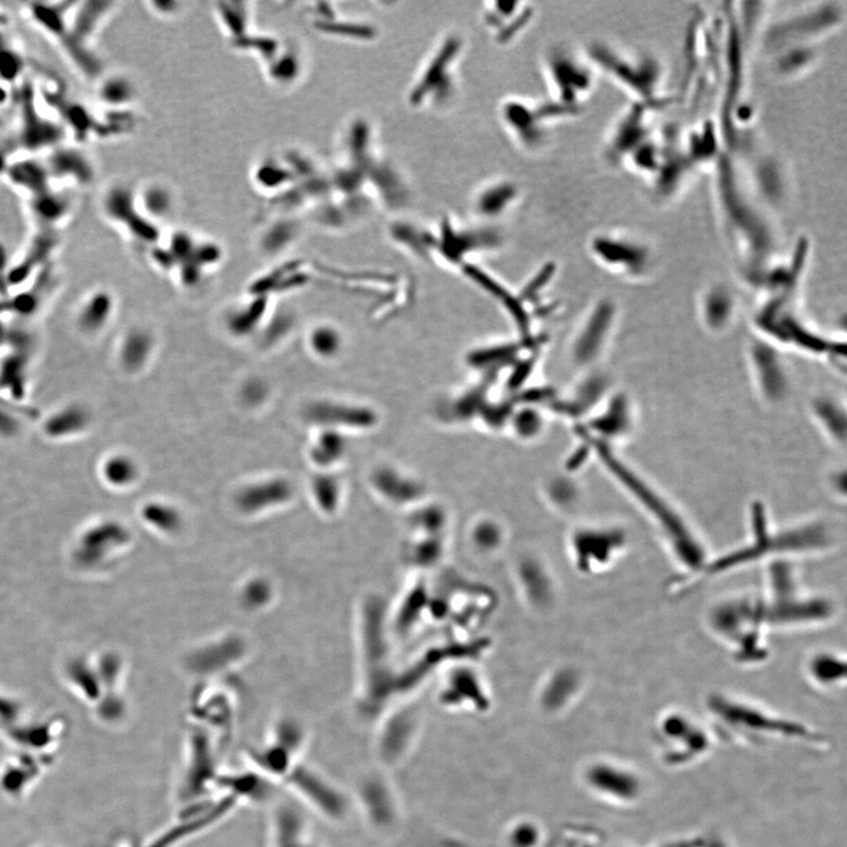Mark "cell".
Wrapping results in <instances>:
<instances>
[{
	"label": "cell",
	"mask_w": 847,
	"mask_h": 847,
	"mask_svg": "<svg viewBox=\"0 0 847 847\" xmlns=\"http://www.w3.org/2000/svg\"><path fill=\"white\" fill-rule=\"evenodd\" d=\"M702 310L711 329H723L733 315L732 298L723 291H710L703 299Z\"/></svg>",
	"instance_id": "obj_29"
},
{
	"label": "cell",
	"mask_w": 847,
	"mask_h": 847,
	"mask_svg": "<svg viewBox=\"0 0 847 847\" xmlns=\"http://www.w3.org/2000/svg\"><path fill=\"white\" fill-rule=\"evenodd\" d=\"M346 439L343 432L320 429L311 448L313 462L320 466H330L345 455Z\"/></svg>",
	"instance_id": "obj_25"
},
{
	"label": "cell",
	"mask_w": 847,
	"mask_h": 847,
	"mask_svg": "<svg viewBox=\"0 0 847 847\" xmlns=\"http://www.w3.org/2000/svg\"><path fill=\"white\" fill-rule=\"evenodd\" d=\"M750 519L752 535L748 542L723 556L708 558L703 568L677 586L676 591L685 592L705 579L745 568L759 560L808 555L829 549L833 543L829 525L819 520L775 530L762 504L752 506Z\"/></svg>",
	"instance_id": "obj_1"
},
{
	"label": "cell",
	"mask_w": 847,
	"mask_h": 847,
	"mask_svg": "<svg viewBox=\"0 0 847 847\" xmlns=\"http://www.w3.org/2000/svg\"><path fill=\"white\" fill-rule=\"evenodd\" d=\"M442 240L437 244L443 250L444 256L451 260H458L468 251L476 249L491 248V245L496 244L495 237L489 235H479L472 232H457L453 230L451 225H444L442 230Z\"/></svg>",
	"instance_id": "obj_20"
},
{
	"label": "cell",
	"mask_w": 847,
	"mask_h": 847,
	"mask_svg": "<svg viewBox=\"0 0 847 847\" xmlns=\"http://www.w3.org/2000/svg\"><path fill=\"white\" fill-rule=\"evenodd\" d=\"M136 90L128 77L112 75L102 79L98 86V98L112 109L124 108L135 100Z\"/></svg>",
	"instance_id": "obj_27"
},
{
	"label": "cell",
	"mask_w": 847,
	"mask_h": 847,
	"mask_svg": "<svg viewBox=\"0 0 847 847\" xmlns=\"http://www.w3.org/2000/svg\"><path fill=\"white\" fill-rule=\"evenodd\" d=\"M155 349V340L146 330H133L124 338L120 348V362L125 370L137 372L144 368Z\"/></svg>",
	"instance_id": "obj_21"
},
{
	"label": "cell",
	"mask_w": 847,
	"mask_h": 847,
	"mask_svg": "<svg viewBox=\"0 0 847 847\" xmlns=\"http://www.w3.org/2000/svg\"><path fill=\"white\" fill-rule=\"evenodd\" d=\"M44 163L52 180H62L78 188H88L95 183V164L88 153L76 146H57L50 151Z\"/></svg>",
	"instance_id": "obj_12"
},
{
	"label": "cell",
	"mask_w": 847,
	"mask_h": 847,
	"mask_svg": "<svg viewBox=\"0 0 847 847\" xmlns=\"http://www.w3.org/2000/svg\"><path fill=\"white\" fill-rule=\"evenodd\" d=\"M24 70L25 60L22 53L0 31V80L5 84L16 83Z\"/></svg>",
	"instance_id": "obj_31"
},
{
	"label": "cell",
	"mask_w": 847,
	"mask_h": 847,
	"mask_svg": "<svg viewBox=\"0 0 847 847\" xmlns=\"http://www.w3.org/2000/svg\"><path fill=\"white\" fill-rule=\"evenodd\" d=\"M268 395V386L260 379L248 380L240 390V398H242L244 404L249 406L262 404Z\"/></svg>",
	"instance_id": "obj_39"
},
{
	"label": "cell",
	"mask_w": 847,
	"mask_h": 847,
	"mask_svg": "<svg viewBox=\"0 0 847 847\" xmlns=\"http://www.w3.org/2000/svg\"><path fill=\"white\" fill-rule=\"evenodd\" d=\"M363 799L371 817L375 818L373 820L378 823L388 822L392 815V806L388 792L382 784L375 782L366 784L363 789Z\"/></svg>",
	"instance_id": "obj_34"
},
{
	"label": "cell",
	"mask_w": 847,
	"mask_h": 847,
	"mask_svg": "<svg viewBox=\"0 0 847 847\" xmlns=\"http://www.w3.org/2000/svg\"><path fill=\"white\" fill-rule=\"evenodd\" d=\"M9 18L5 15L3 11H0V30L4 28V26L8 25Z\"/></svg>",
	"instance_id": "obj_44"
},
{
	"label": "cell",
	"mask_w": 847,
	"mask_h": 847,
	"mask_svg": "<svg viewBox=\"0 0 847 847\" xmlns=\"http://www.w3.org/2000/svg\"><path fill=\"white\" fill-rule=\"evenodd\" d=\"M586 784L598 796L619 805H632L643 796L644 783L636 771L610 762L592 764Z\"/></svg>",
	"instance_id": "obj_9"
},
{
	"label": "cell",
	"mask_w": 847,
	"mask_h": 847,
	"mask_svg": "<svg viewBox=\"0 0 847 847\" xmlns=\"http://www.w3.org/2000/svg\"><path fill=\"white\" fill-rule=\"evenodd\" d=\"M815 406V413L823 428L829 431L832 439L844 443L845 412L840 410L837 403L830 399H818Z\"/></svg>",
	"instance_id": "obj_33"
},
{
	"label": "cell",
	"mask_w": 847,
	"mask_h": 847,
	"mask_svg": "<svg viewBox=\"0 0 847 847\" xmlns=\"http://www.w3.org/2000/svg\"><path fill=\"white\" fill-rule=\"evenodd\" d=\"M652 847H725L722 840L708 836H689L666 840Z\"/></svg>",
	"instance_id": "obj_40"
},
{
	"label": "cell",
	"mask_w": 847,
	"mask_h": 847,
	"mask_svg": "<svg viewBox=\"0 0 847 847\" xmlns=\"http://www.w3.org/2000/svg\"><path fill=\"white\" fill-rule=\"evenodd\" d=\"M105 475L112 483L129 484L137 476L136 464L126 456L112 457L105 464Z\"/></svg>",
	"instance_id": "obj_35"
},
{
	"label": "cell",
	"mask_w": 847,
	"mask_h": 847,
	"mask_svg": "<svg viewBox=\"0 0 847 847\" xmlns=\"http://www.w3.org/2000/svg\"><path fill=\"white\" fill-rule=\"evenodd\" d=\"M716 735L743 746L797 744L806 749H824L826 739L810 726L776 715L763 706L742 698L712 693L706 700Z\"/></svg>",
	"instance_id": "obj_2"
},
{
	"label": "cell",
	"mask_w": 847,
	"mask_h": 847,
	"mask_svg": "<svg viewBox=\"0 0 847 847\" xmlns=\"http://www.w3.org/2000/svg\"><path fill=\"white\" fill-rule=\"evenodd\" d=\"M88 424V415L80 408H69L56 413L46 422V432L53 437L73 435Z\"/></svg>",
	"instance_id": "obj_32"
},
{
	"label": "cell",
	"mask_w": 847,
	"mask_h": 847,
	"mask_svg": "<svg viewBox=\"0 0 847 847\" xmlns=\"http://www.w3.org/2000/svg\"><path fill=\"white\" fill-rule=\"evenodd\" d=\"M631 424L630 406L625 398L618 397L612 400L603 416L593 420L592 430L603 438H617L628 433Z\"/></svg>",
	"instance_id": "obj_22"
},
{
	"label": "cell",
	"mask_w": 847,
	"mask_h": 847,
	"mask_svg": "<svg viewBox=\"0 0 847 847\" xmlns=\"http://www.w3.org/2000/svg\"><path fill=\"white\" fill-rule=\"evenodd\" d=\"M765 583L759 596L769 629L808 628L829 622L835 615L830 599L803 590L788 558L772 560Z\"/></svg>",
	"instance_id": "obj_3"
},
{
	"label": "cell",
	"mask_w": 847,
	"mask_h": 847,
	"mask_svg": "<svg viewBox=\"0 0 847 847\" xmlns=\"http://www.w3.org/2000/svg\"><path fill=\"white\" fill-rule=\"evenodd\" d=\"M266 306H268L266 299L259 298L232 310L226 318V324H228V329L232 335L244 337L256 331L259 324L262 323Z\"/></svg>",
	"instance_id": "obj_24"
},
{
	"label": "cell",
	"mask_w": 847,
	"mask_h": 847,
	"mask_svg": "<svg viewBox=\"0 0 847 847\" xmlns=\"http://www.w3.org/2000/svg\"><path fill=\"white\" fill-rule=\"evenodd\" d=\"M20 128L16 137L19 148L28 152L53 150L62 145L65 130L37 110L36 91L32 83L20 89Z\"/></svg>",
	"instance_id": "obj_8"
},
{
	"label": "cell",
	"mask_w": 847,
	"mask_h": 847,
	"mask_svg": "<svg viewBox=\"0 0 847 847\" xmlns=\"http://www.w3.org/2000/svg\"><path fill=\"white\" fill-rule=\"evenodd\" d=\"M113 308L112 299L106 293H97L88 300L80 312L79 323L82 328L89 332L102 329L108 322Z\"/></svg>",
	"instance_id": "obj_30"
},
{
	"label": "cell",
	"mask_w": 847,
	"mask_h": 847,
	"mask_svg": "<svg viewBox=\"0 0 847 847\" xmlns=\"http://www.w3.org/2000/svg\"><path fill=\"white\" fill-rule=\"evenodd\" d=\"M76 3H32L28 12L39 29L59 42L68 35L70 13Z\"/></svg>",
	"instance_id": "obj_18"
},
{
	"label": "cell",
	"mask_w": 847,
	"mask_h": 847,
	"mask_svg": "<svg viewBox=\"0 0 847 847\" xmlns=\"http://www.w3.org/2000/svg\"><path fill=\"white\" fill-rule=\"evenodd\" d=\"M538 831L530 824L519 825L512 832L511 843L513 847H531L536 844Z\"/></svg>",
	"instance_id": "obj_41"
},
{
	"label": "cell",
	"mask_w": 847,
	"mask_h": 847,
	"mask_svg": "<svg viewBox=\"0 0 847 847\" xmlns=\"http://www.w3.org/2000/svg\"><path fill=\"white\" fill-rule=\"evenodd\" d=\"M115 4L108 2L76 3L70 13L68 35L60 42L66 45L77 44L91 48L93 38L97 35L104 20L109 17Z\"/></svg>",
	"instance_id": "obj_14"
},
{
	"label": "cell",
	"mask_w": 847,
	"mask_h": 847,
	"mask_svg": "<svg viewBox=\"0 0 847 847\" xmlns=\"http://www.w3.org/2000/svg\"><path fill=\"white\" fill-rule=\"evenodd\" d=\"M19 148L17 139L5 140L0 143V175H5L12 162V153Z\"/></svg>",
	"instance_id": "obj_43"
},
{
	"label": "cell",
	"mask_w": 847,
	"mask_h": 847,
	"mask_svg": "<svg viewBox=\"0 0 847 847\" xmlns=\"http://www.w3.org/2000/svg\"><path fill=\"white\" fill-rule=\"evenodd\" d=\"M457 48L458 46L455 42H453V40L451 44L444 46V50L439 53L435 62H432L431 68L428 72H426L422 82H420L417 89L413 91V102L418 104L420 100L428 97L431 91L435 92L444 89L443 84L445 83V80L448 79L445 72V64L449 62L453 55H455Z\"/></svg>",
	"instance_id": "obj_26"
},
{
	"label": "cell",
	"mask_w": 847,
	"mask_h": 847,
	"mask_svg": "<svg viewBox=\"0 0 847 847\" xmlns=\"http://www.w3.org/2000/svg\"><path fill=\"white\" fill-rule=\"evenodd\" d=\"M515 197V189L511 185H498L488 192H485L482 198L479 199V209L488 215H495L502 211L506 204Z\"/></svg>",
	"instance_id": "obj_37"
},
{
	"label": "cell",
	"mask_w": 847,
	"mask_h": 847,
	"mask_svg": "<svg viewBox=\"0 0 847 847\" xmlns=\"http://www.w3.org/2000/svg\"><path fill=\"white\" fill-rule=\"evenodd\" d=\"M286 228L272 230L268 236H266L263 244L265 245V249L269 252L280 251L289 244L292 239L293 232L285 231Z\"/></svg>",
	"instance_id": "obj_42"
},
{
	"label": "cell",
	"mask_w": 847,
	"mask_h": 847,
	"mask_svg": "<svg viewBox=\"0 0 847 847\" xmlns=\"http://www.w3.org/2000/svg\"><path fill=\"white\" fill-rule=\"evenodd\" d=\"M291 493V486L284 479H269L264 482L246 486L239 493V500L244 506H259L282 502Z\"/></svg>",
	"instance_id": "obj_23"
},
{
	"label": "cell",
	"mask_w": 847,
	"mask_h": 847,
	"mask_svg": "<svg viewBox=\"0 0 847 847\" xmlns=\"http://www.w3.org/2000/svg\"><path fill=\"white\" fill-rule=\"evenodd\" d=\"M343 343L342 333L329 324L316 326L309 336L310 349L320 359L336 358L343 349Z\"/></svg>",
	"instance_id": "obj_28"
},
{
	"label": "cell",
	"mask_w": 847,
	"mask_h": 847,
	"mask_svg": "<svg viewBox=\"0 0 847 847\" xmlns=\"http://www.w3.org/2000/svg\"><path fill=\"white\" fill-rule=\"evenodd\" d=\"M142 206L151 217H163L169 211V192L162 186L150 185L140 196Z\"/></svg>",
	"instance_id": "obj_36"
},
{
	"label": "cell",
	"mask_w": 847,
	"mask_h": 847,
	"mask_svg": "<svg viewBox=\"0 0 847 847\" xmlns=\"http://www.w3.org/2000/svg\"><path fill=\"white\" fill-rule=\"evenodd\" d=\"M219 778L216 753L210 740L196 733L186 749L183 775L178 785L180 803L186 806L203 803V797L209 798L213 786L218 788Z\"/></svg>",
	"instance_id": "obj_6"
},
{
	"label": "cell",
	"mask_w": 847,
	"mask_h": 847,
	"mask_svg": "<svg viewBox=\"0 0 847 847\" xmlns=\"http://www.w3.org/2000/svg\"><path fill=\"white\" fill-rule=\"evenodd\" d=\"M513 430L517 436L523 439L535 438L542 431L543 422L539 413L528 409L519 411L517 415L512 417Z\"/></svg>",
	"instance_id": "obj_38"
},
{
	"label": "cell",
	"mask_w": 847,
	"mask_h": 847,
	"mask_svg": "<svg viewBox=\"0 0 847 847\" xmlns=\"http://www.w3.org/2000/svg\"><path fill=\"white\" fill-rule=\"evenodd\" d=\"M613 315L615 310L611 304L605 302L597 306L586 319L572 346L573 359L579 365H590L596 362L608 340Z\"/></svg>",
	"instance_id": "obj_13"
},
{
	"label": "cell",
	"mask_w": 847,
	"mask_h": 847,
	"mask_svg": "<svg viewBox=\"0 0 847 847\" xmlns=\"http://www.w3.org/2000/svg\"><path fill=\"white\" fill-rule=\"evenodd\" d=\"M656 742L662 762L675 769L703 759L712 744L708 731L682 712H669L659 719Z\"/></svg>",
	"instance_id": "obj_5"
},
{
	"label": "cell",
	"mask_w": 847,
	"mask_h": 847,
	"mask_svg": "<svg viewBox=\"0 0 847 847\" xmlns=\"http://www.w3.org/2000/svg\"><path fill=\"white\" fill-rule=\"evenodd\" d=\"M752 363L759 388L763 395L769 400H779L788 390V378H786L784 366L779 358L770 349L757 345L752 350Z\"/></svg>",
	"instance_id": "obj_16"
},
{
	"label": "cell",
	"mask_w": 847,
	"mask_h": 847,
	"mask_svg": "<svg viewBox=\"0 0 847 847\" xmlns=\"http://www.w3.org/2000/svg\"><path fill=\"white\" fill-rule=\"evenodd\" d=\"M811 682L825 690L837 689L846 680L845 660L832 652H820L808 663Z\"/></svg>",
	"instance_id": "obj_19"
},
{
	"label": "cell",
	"mask_w": 847,
	"mask_h": 847,
	"mask_svg": "<svg viewBox=\"0 0 847 847\" xmlns=\"http://www.w3.org/2000/svg\"><path fill=\"white\" fill-rule=\"evenodd\" d=\"M309 423L319 429L369 430L376 425L377 413L369 406L343 402V400L319 399L308 405L304 412Z\"/></svg>",
	"instance_id": "obj_10"
},
{
	"label": "cell",
	"mask_w": 847,
	"mask_h": 847,
	"mask_svg": "<svg viewBox=\"0 0 847 847\" xmlns=\"http://www.w3.org/2000/svg\"><path fill=\"white\" fill-rule=\"evenodd\" d=\"M102 209L111 222L123 225L133 237L144 242L157 239V229L142 211L138 210V200L129 186L116 184L104 193Z\"/></svg>",
	"instance_id": "obj_11"
},
{
	"label": "cell",
	"mask_w": 847,
	"mask_h": 847,
	"mask_svg": "<svg viewBox=\"0 0 847 847\" xmlns=\"http://www.w3.org/2000/svg\"><path fill=\"white\" fill-rule=\"evenodd\" d=\"M4 177L19 191L28 193L29 198L51 189L52 179L44 162L35 158L12 160Z\"/></svg>",
	"instance_id": "obj_17"
},
{
	"label": "cell",
	"mask_w": 847,
	"mask_h": 847,
	"mask_svg": "<svg viewBox=\"0 0 847 847\" xmlns=\"http://www.w3.org/2000/svg\"><path fill=\"white\" fill-rule=\"evenodd\" d=\"M75 198L69 192L52 188L29 198V210L39 229L55 230L75 211Z\"/></svg>",
	"instance_id": "obj_15"
},
{
	"label": "cell",
	"mask_w": 847,
	"mask_h": 847,
	"mask_svg": "<svg viewBox=\"0 0 847 847\" xmlns=\"http://www.w3.org/2000/svg\"><path fill=\"white\" fill-rule=\"evenodd\" d=\"M706 623L737 663L757 665L768 657L765 633L770 629L759 593H739L718 600L709 609Z\"/></svg>",
	"instance_id": "obj_4"
},
{
	"label": "cell",
	"mask_w": 847,
	"mask_h": 847,
	"mask_svg": "<svg viewBox=\"0 0 847 847\" xmlns=\"http://www.w3.org/2000/svg\"><path fill=\"white\" fill-rule=\"evenodd\" d=\"M283 782L295 795L323 817L340 820L348 812V803L335 785L315 769L299 763Z\"/></svg>",
	"instance_id": "obj_7"
}]
</instances>
